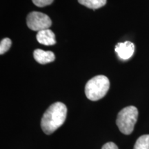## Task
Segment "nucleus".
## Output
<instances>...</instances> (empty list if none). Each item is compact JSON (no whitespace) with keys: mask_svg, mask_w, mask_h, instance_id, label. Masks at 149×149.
Masks as SVG:
<instances>
[{"mask_svg":"<svg viewBox=\"0 0 149 149\" xmlns=\"http://www.w3.org/2000/svg\"><path fill=\"white\" fill-rule=\"evenodd\" d=\"M37 40L39 43L46 46H52L55 44V35L50 29H45L37 32Z\"/></svg>","mask_w":149,"mask_h":149,"instance_id":"nucleus-6","label":"nucleus"},{"mask_svg":"<svg viewBox=\"0 0 149 149\" xmlns=\"http://www.w3.org/2000/svg\"><path fill=\"white\" fill-rule=\"evenodd\" d=\"M67 108L61 102H55L48 107L41 121V127L46 135H51L64 124Z\"/></svg>","mask_w":149,"mask_h":149,"instance_id":"nucleus-1","label":"nucleus"},{"mask_svg":"<svg viewBox=\"0 0 149 149\" xmlns=\"http://www.w3.org/2000/svg\"><path fill=\"white\" fill-rule=\"evenodd\" d=\"M78 2L87 8L95 10L104 6L107 3V0H78Z\"/></svg>","mask_w":149,"mask_h":149,"instance_id":"nucleus-8","label":"nucleus"},{"mask_svg":"<svg viewBox=\"0 0 149 149\" xmlns=\"http://www.w3.org/2000/svg\"><path fill=\"white\" fill-rule=\"evenodd\" d=\"M110 81L104 75H97L89 80L85 86V94L91 101H97L107 95Z\"/></svg>","mask_w":149,"mask_h":149,"instance_id":"nucleus-2","label":"nucleus"},{"mask_svg":"<svg viewBox=\"0 0 149 149\" xmlns=\"http://www.w3.org/2000/svg\"><path fill=\"white\" fill-rule=\"evenodd\" d=\"M33 3L38 7H44L53 3V0H32Z\"/></svg>","mask_w":149,"mask_h":149,"instance_id":"nucleus-11","label":"nucleus"},{"mask_svg":"<svg viewBox=\"0 0 149 149\" xmlns=\"http://www.w3.org/2000/svg\"><path fill=\"white\" fill-rule=\"evenodd\" d=\"M102 149H119L118 147L115 143L113 142H108L102 146Z\"/></svg>","mask_w":149,"mask_h":149,"instance_id":"nucleus-12","label":"nucleus"},{"mask_svg":"<svg viewBox=\"0 0 149 149\" xmlns=\"http://www.w3.org/2000/svg\"><path fill=\"white\" fill-rule=\"evenodd\" d=\"M12 42L9 38H4L1 41L0 43V54L3 55L6 52L8 51L10 48Z\"/></svg>","mask_w":149,"mask_h":149,"instance_id":"nucleus-10","label":"nucleus"},{"mask_svg":"<svg viewBox=\"0 0 149 149\" xmlns=\"http://www.w3.org/2000/svg\"><path fill=\"white\" fill-rule=\"evenodd\" d=\"M138 117V110L130 106L123 109L118 113L116 123L119 129L124 135H130L133 131Z\"/></svg>","mask_w":149,"mask_h":149,"instance_id":"nucleus-3","label":"nucleus"},{"mask_svg":"<svg viewBox=\"0 0 149 149\" xmlns=\"http://www.w3.org/2000/svg\"><path fill=\"white\" fill-rule=\"evenodd\" d=\"M26 24L30 29L39 32L42 30L49 29L52 25V21L47 15L34 11L28 15Z\"/></svg>","mask_w":149,"mask_h":149,"instance_id":"nucleus-4","label":"nucleus"},{"mask_svg":"<svg viewBox=\"0 0 149 149\" xmlns=\"http://www.w3.org/2000/svg\"><path fill=\"white\" fill-rule=\"evenodd\" d=\"M118 57L123 60H127L132 57L135 51V45L130 42L118 43L115 48Z\"/></svg>","mask_w":149,"mask_h":149,"instance_id":"nucleus-5","label":"nucleus"},{"mask_svg":"<svg viewBox=\"0 0 149 149\" xmlns=\"http://www.w3.org/2000/svg\"><path fill=\"white\" fill-rule=\"evenodd\" d=\"M134 149H149V135L139 137L136 141Z\"/></svg>","mask_w":149,"mask_h":149,"instance_id":"nucleus-9","label":"nucleus"},{"mask_svg":"<svg viewBox=\"0 0 149 149\" xmlns=\"http://www.w3.org/2000/svg\"><path fill=\"white\" fill-rule=\"evenodd\" d=\"M33 56L36 61L41 64L51 63L55 59V56L51 51H44L41 49H36L33 53Z\"/></svg>","mask_w":149,"mask_h":149,"instance_id":"nucleus-7","label":"nucleus"}]
</instances>
